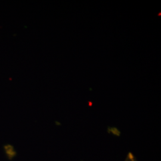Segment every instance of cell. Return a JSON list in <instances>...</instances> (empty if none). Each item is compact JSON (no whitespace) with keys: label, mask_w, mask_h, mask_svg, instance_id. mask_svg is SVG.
I'll return each instance as SVG.
<instances>
[{"label":"cell","mask_w":161,"mask_h":161,"mask_svg":"<svg viewBox=\"0 0 161 161\" xmlns=\"http://www.w3.org/2000/svg\"><path fill=\"white\" fill-rule=\"evenodd\" d=\"M161 13H159V14H158V16H161Z\"/></svg>","instance_id":"7a4b0ae2"},{"label":"cell","mask_w":161,"mask_h":161,"mask_svg":"<svg viewBox=\"0 0 161 161\" xmlns=\"http://www.w3.org/2000/svg\"><path fill=\"white\" fill-rule=\"evenodd\" d=\"M125 161H138L135 157V156L132 154L131 152H129L127 155Z\"/></svg>","instance_id":"6da1fadb"}]
</instances>
